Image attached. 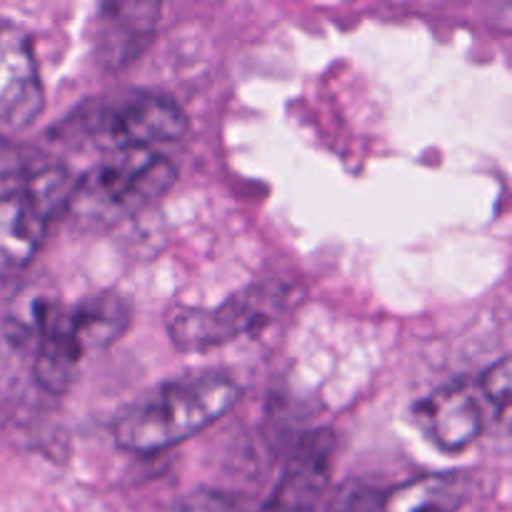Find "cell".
Segmentation results:
<instances>
[{
  "label": "cell",
  "mask_w": 512,
  "mask_h": 512,
  "mask_svg": "<svg viewBox=\"0 0 512 512\" xmlns=\"http://www.w3.org/2000/svg\"><path fill=\"white\" fill-rule=\"evenodd\" d=\"M238 400L240 385L233 375L220 370L183 375L120 410L113 420V438L125 453H163L210 428Z\"/></svg>",
  "instance_id": "1"
},
{
  "label": "cell",
  "mask_w": 512,
  "mask_h": 512,
  "mask_svg": "<svg viewBox=\"0 0 512 512\" xmlns=\"http://www.w3.org/2000/svg\"><path fill=\"white\" fill-rule=\"evenodd\" d=\"M33 328V375L45 393L60 395L73 385L85 355L118 343L130 328V305L118 293H98L75 305L45 295Z\"/></svg>",
  "instance_id": "2"
},
{
  "label": "cell",
  "mask_w": 512,
  "mask_h": 512,
  "mask_svg": "<svg viewBox=\"0 0 512 512\" xmlns=\"http://www.w3.org/2000/svg\"><path fill=\"white\" fill-rule=\"evenodd\" d=\"M188 133V115L173 98L155 90H123L98 95L65 115L53 138L70 148H93L105 155L153 150Z\"/></svg>",
  "instance_id": "3"
},
{
  "label": "cell",
  "mask_w": 512,
  "mask_h": 512,
  "mask_svg": "<svg viewBox=\"0 0 512 512\" xmlns=\"http://www.w3.org/2000/svg\"><path fill=\"white\" fill-rule=\"evenodd\" d=\"M178 168L158 150H123L105 155L98 165L75 178L68 215L85 230H105L153 208L170 193Z\"/></svg>",
  "instance_id": "4"
},
{
  "label": "cell",
  "mask_w": 512,
  "mask_h": 512,
  "mask_svg": "<svg viewBox=\"0 0 512 512\" xmlns=\"http://www.w3.org/2000/svg\"><path fill=\"white\" fill-rule=\"evenodd\" d=\"M288 298L290 290L285 285L260 283L250 285L243 293H235L233 298L215 308L180 305L170 310L168 335L180 350H188V353L220 348L273 323Z\"/></svg>",
  "instance_id": "5"
},
{
  "label": "cell",
  "mask_w": 512,
  "mask_h": 512,
  "mask_svg": "<svg viewBox=\"0 0 512 512\" xmlns=\"http://www.w3.org/2000/svg\"><path fill=\"white\" fill-rule=\"evenodd\" d=\"M43 108V75L33 35L13 20H0V138L28 130Z\"/></svg>",
  "instance_id": "6"
},
{
  "label": "cell",
  "mask_w": 512,
  "mask_h": 512,
  "mask_svg": "<svg viewBox=\"0 0 512 512\" xmlns=\"http://www.w3.org/2000/svg\"><path fill=\"white\" fill-rule=\"evenodd\" d=\"M160 5L145 0L105 3L90 20V50L95 63L108 73L133 65L153 43Z\"/></svg>",
  "instance_id": "7"
},
{
  "label": "cell",
  "mask_w": 512,
  "mask_h": 512,
  "mask_svg": "<svg viewBox=\"0 0 512 512\" xmlns=\"http://www.w3.org/2000/svg\"><path fill=\"white\" fill-rule=\"evenodd\" d=\"M333 453L335 438L328 430L298 440L273 495L260 512H318L330 488Z\"/></svg>",
  "instance_id": "8"
},
{
  "label": "cell",
  "mask_w": 512,
  "mask_h": 512,
  "mask_svg": "<svg viewBox=\"0 0 512 512\" xmlns=\"http://www.w3.org/2000/svg\"><path fill=\"white\" fill-rule=\"evenodd\" d=\"M413 420L430 443L445 453H460L483 435V398L470 383L445 385L415 405Z\"/></svg>",
  "instance_id": "9"
},
{
  "label": "cell",
  "mask_w": 512,
  "mask_h": 512,
  "mask_svg": "<svg viewBox=\"0 0 512 512\" xmlns=\"http://www.w3.org/2000/svg\"><path fill=\"white\" fill-rule=\"evenodd\" d=\"M58 218L60 215L40 203L28 188L0 200V278H13L28 268Z\"/></svg>",
  "instance_id": "10"
},
{
  "label": "cell",
  "mask_w": 512,
  "mask_h": 512,
  "mask_svg": "<svg viewBox=\"0 0 512 512\" xmlns=\"http://www.w3.org/2000/svg\"><path fill=\"white\" fill-rule=\"evenodd\" d=\"M468 495L470 480L465 475H425L383 495L380 512H458Z\"/></svg>",
  "instance_id": "11"
},
{
  "label": "cell",
  "mask_w": 512,
  "mask_h": 512,
  "mask_svg": "<svg viewBox=\"0 0 512 512\" xmlns=\"http://www.w3.org/2000/svg\"><path fill=\"white\" fill-rule=\"evenodd\" d=\"M43 163L20 148H0V200L20 195Z\"/></svg>",
  "instance_id": "12"
},
{
  "label": "cell",
  "mask_w": 512,
  "mask_h": 512,
  "mask_svg": "<svg viewBox=\"0 0 512 512\" xmlns=\"http://www.w3.org/2000/svg\"><path fill=\"white\" fill-rule=\"evenodd\" d=\"M380 505H383V493L378 488L350 480L335 490L325 512H380Z\"/></svg>",
  "instance_id": "13"
},
{
  "label": "cell",
  "mask_w": 512,
  "mask_h": 512,
  "mask_svg": "<svg viewBox=\"0 0 512 512\" xmlns=\"http://www.w3.org/2000/svg\"><path fill=\"white\" fill-rule=\"evenodd\" d=\"M510 385H512L510 358H500L498 363L490 365V368L480 375L475 388H478L480 398H483L490 408L503 413L510 403Z\"/></svg>",
  "instance_id": "14"
},
{
  "label": "cell",
  "mask_w": 512,
  "mask_h": 512,
  "mask_svg": "<svg viewBox=\"0 0 512 512\" xmlns=\"http://www.w3.org/2000/svg\"><path fill=\"white\" fill-rule=\"evenodd\" d=\"M178 512H243L240 503L230 495L213 493V490H203V493L188 495L180 503Z\"/></svg>",
  "instance_id": "15"
}]
</instances>
